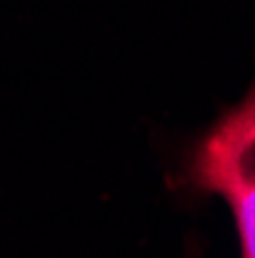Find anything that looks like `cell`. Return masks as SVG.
Wrapping results in <instances>:
<instances>
[{
	"label": "cell",
	"instance_id": "6da1fadb",
	"mask_svg": "<svg viewBox=\"0 0 255 258\" xmlns=\"http://www.w3.org/2000/svg\"><path fill=\"white\" fill-rule=\"evenodd\" d=\"M190 178L225 197L243 258H255V86L203 136L190 157Z\"/></svg>",
	"mask_w": 255,
	"mask_h": 258
}]
</instances>
